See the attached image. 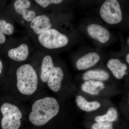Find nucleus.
Segmentation results:
<instances>
[{"instance_id":"obj_1","label":"nucleus","mask_w":129,"mask_h":129,"mask_svg":"<svg viewBox=\"0 0 129 129\" xmlns=\"http://www.w3.org/2000/svg\"><path fill=\"white\" fill-rule=\"evenodd\" d=\"M0 85L2 86L5 95H10L22 102L30 101L46 93V89L30 61L9 64L6 75Z\"/></svg>"},{"instance_id":"obj_2","label":"nucleus","mask_w":129,"mask_h":129,"mask_svg":"<svg viewBox=\"0 0 129 129\" xmlns=\"http://www.w3.org/2000/svg\"><path fill=\"white\" fill-rule=\"evenodd\" d=\"M29 61L34 64L40 81L58 96L68 97L69 88L68 73L57 55L36 49Z\"/></svg>"},{"instance_id":"obj_3","label":"nucleus","mask_w":129,"mask_h":129,"mask_svg":"<svg viewBox=\"0 0 129 129\" xmlns=\"http://www.w3.org/2000/svg\"><path fill=\"white\" fill-rule=\"evenodd\" d=\"M29 103L27 107L26 118L37 128H46L54 120L65 117L72 110L68 97L46 93L36 97Z\"/></svg>"},{"instance_id":"obj_4","label":"nucleus","mask_w":129,"mask_h":129,"mask_svg":"<svg viewBox=\"0 0 129 129\" xmlns=\"http://www.w3.org/2000/svg\"><path fill=\"white\" fill-rule=\"evenodd\" d=\"M68 25L49 29L30 39L36 49L56 55L67 49L72 41Z\"/></svg>"},{"instance_id":"obj_5","label":"nucleus","mask_w":129,"mask_h":129,"mask_svg":"<svg viewBox=\"0 0 129 129\" xmlns=\"http://www.w3.org/2000/svg\"><path fill=\"white\" fill-rule=\"evenodd\" d=\"M26 115L23 102L10 95L0 97V129H20Z\"/></svg>"},{"instance_id":"obj_6","label":"nucleus","mask_w":129,"mask_h":129,"mask_svg":"<svg viewBox=\"0 0 129 129\" xmlns=\"http://www.w3.org/2000/svg\"><path fill=\"white\" fill-rule=\"evenodd\" d=\"M28 36L12 37L0 47L6 61L9 64L23 63L30 60L36 48Z\"/></svg>"},{"instance_id":"obj_7","label":"nucleus","mask_w":129,"mask_h":129,"mask_svg":"<svg viewBox=\"0 0 129 129\" xmlns=\"http://www.w3.org/2000/svg\"><path fill=\"white\" fill-rule=\"evenodd\" d=\"M7 12L15 22L25 28L36 17L45 13L32 0H13Z\"/></svg>"},{"instance_id":"obj_8","label":"nucleus","mask_w":129,"mask_h":129,"mask_svg":"<svg viewBox=\"0 0 129 129\" xmlns=\"http://www.w3.org/2000/svg\"><path fill=\"white\" fill-rule=\"evenodd\" d=\"M67 14L55 13L40 14L26 28L30 39L49 29L68 23L70 20Z\"/></svg>"},{"instance_id":"obj_9","label":"nucleus","mask_w":129,"mask_h":129,"mask_svg":"<svg viewBox=\"0 0 129 129\" xmlns=\"http://www.w3.org/2000/svg\"><path fill=\"white\" fill-rule=\"evenodd\" d=\"M99 14L102 19L109 25H117L123 19V12L118 0H106L101 6Z\"/></svg>"},{"instance_id":"obj_10","label":"nucleus","mask_w":129,"mask_h":129,"mask_svg":"<svg viewBox=\"0 0 129 129\" xmlns=\"http://www.w3.org/2000/svg\"><path fill=\"white\" fill-rule=\"evenodd\" d=\"M16 32L15 21L7 12L0 16V47Z\"/></svg>"},{"instance_id":"obj_11","label":"nucleus","mask_w":129,"mask_h":129,"mask_svg":"<svg viewBox=\"0 0 129 129\" xmlns=\"http://www.w3.org/2000/svg\"><path fill=\"white\" fill-rule=\"evenodd\" d=\"M86 32L91 39L102 45L107 44L111 39L110 31L99 24H89L86 27Z\"/></svg>"},{"instance_id":"obj_12","label":"nucleus","mask_w":129,"mask_h":129,"mask_svg":"<svg viewBox=\"0 0 129 129\" xmlns=\"http://www.w3.org/2000/svg\"><path fill=\"white\" fill-rule=\"evenodd\" d=\"M101 59V56L98 52L94 51L88 52L78 58L75 65L79 71H84L96 65Z\"/></svg>"},{"instance_id":"obj_13","label":"nucleus","mask_w":129,"mask_h":129,"mask_svg":"<svg viewBox=\"0 0 129 129\" xmlns=\"http://www.w3.org/2000/svg\"><path fill=\"white\" fill-rule=\"evenodd\" d=\"M106 66L112 74L117 79H122L127 75L128 65L119 58H110L107 62Z\"/></svg>"},{"instance_id":"obj_14","label":"nucleus","mask_w":129,"mask_h":129,"mask_svg":"<svg viewBox=\"0 0 129 129\" xmlns=\"http://www.w3.org/2000/svg\"><path fill=\"white\" fill-rule=\"evenodd\" d=\"M81 89L85 93L92 96H97L106 88L103 81L89 80L85 81L81 85Z\"/></svg>"},{"instance_id":"obj_15","label":"nucleus","mask_w":129,"mask_h":129,"mask_svg":"<svg viewBox=\"0 0 129 129\" xmlns=\"http://www.w3.org/2000/svg\"><path fill=\"white\" fill-rule=\"evenodd\" d=\"M110 78L109 73L102 69H90L82 74L81 79L84 81L89 80L107 81Z\"/></svg>"},{"instance_id":"obj_16","label":"nucleus","mask_w":129,"mask_h":129,"mask_svg":"<svg viewBox=\"0 0 129 129\" xmlns=\"http://www.w3.org/2000/svg\"><path fill=\"white\" fill-rule=\"evenodd\" d=\"M77 107L80 110L86 112L96 111L102 107V104L99 101H89L82 95H77L75 98Z\"/></svg>"},{"instance_id":"obj_17","label":"nucleus","mask_w":129,"mask_h":129,"mask_svg":"<svg viewBox=\"0 0 129 129\" xmlns=\"http://www.w3.org/2000/svg\"><path fill=\"white\" fill-rule=\"evenodd\" d=\"M118 113L117 109L113 107H110L106 113L95 117L94 120L96 122H114L118 119Z\"/></svg>"},{"instance_id":"obj_18","label":"nucleus","mask_w":129,"mask_h":129,"mask_svg":"<svg viewBox=\"0 0 129 129\" xmlns=\"http://www.w3.org/2000/svg\"><path fill=\"white\" fill-rule=\"evenodd\" d=\"M39 7L45 11L53 5H61L64 0H32Z\"/></svg>"},{"instance_id":"obj_19","label":"nucleus","mask_w":129,"mask_h":129,"mask_svg":"<svg viewBox=\"0 0 129 129\" xmlns=\"http://www.w3.org/2000/svg\"><path fill=\"white\" fill-rule=\"evenodd\" d=\"M9 64L0 56V85L7 74Z\"/></svg>"},{"instance_id":"obj_20","label":"nucleus","mask_w":129,"mask_h":129,"mask_svg":"<svg viewBox=\"0 0 129 129\" xmlns=\"http://www.w3.org/2000/svg\"><path fill=\"white\" fill-rule=\"evenodd\" d=\"M91 129H114L113 123L107 121L96 122L92 124Z\"/></svg>"},{"instance_id":"obj_21","label":"nucleus","mask_w":129,"mask_h":129,"mask_svg":"<svg viewBox=\"0 0 129 129\" xmlns=\"http://www.w3.org/2000/svg\"><path fill=\"white\" fill-rule=\"evenodd\" d=\"M125 60H126V62L127 64H129V53H127L125 57Z\"/></svg>"},{"instance_id":"obj_22","label":"nucleus","mask_w":129,"mask_h":129,"mask_svg":"<svg viewBox=\"0 0 129 129\" xmlns=\"http://www.w3.org/2000/svg\"><path fill=\"white\" fill-rule=\"evenodd\" d=\"M126 43H127V45L128 46H129V37H128V38H127V41H126Z\"/></svg>"},{"instance_id":"obj_23","label":"nucleus","mask_w":129,"mask_h":129,"mask_svg":"<svg viewBox=\"0 0 129 129\" xmlns=\"http://www.w3.org/2000/svg\"><path fill=\"white\" fill-rule=\"evenodd\" d=\"M1 0H0V6H1Z\"/></svg>"},{"instance_id":"obj_24","label":"nucleus","mask_w":129,"mask_h":129,"mask_svg":"<svg viewBox=\"0 0 129 129\" xmlns=\"http://www.w3.org/2000/svg\"></svg>"}]
</instances>
